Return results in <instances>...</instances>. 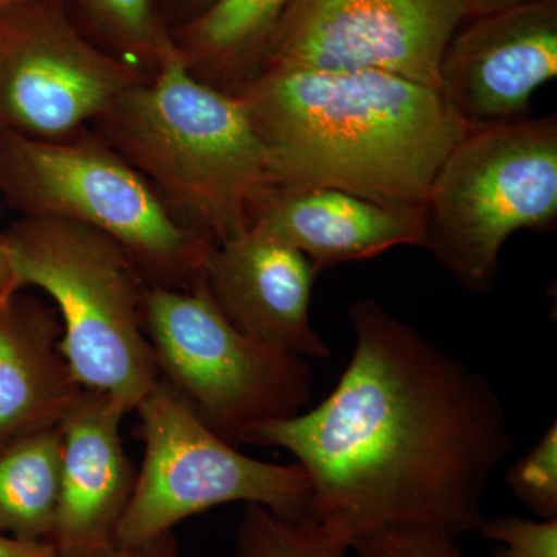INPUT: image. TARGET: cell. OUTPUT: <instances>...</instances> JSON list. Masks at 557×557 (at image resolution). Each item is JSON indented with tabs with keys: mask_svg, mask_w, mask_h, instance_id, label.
<instances>
[{
	"mask_svg": "<svg viewBox=\"0 0 557 557\" xmlns=\"http://www.w3.org/2000/svg\"><path fill=\"white\" fill-rule=\"evenodd\" d=\"M480 534L502 545L500 557H557V519L498 516L485 519Z\"/></svg>",
	"mask_w": 557,
	"mask_h": 557,
	"instance_id": "obj_22",
	"label": "cell"
},
{
	"mask_svg": "<svg viewBox=\"0 0 557 557\" xmlns=\"http://www.w3.org/2000/svg\"><path fill=\"white\" fill-rule=\"evenodd\" d=\"M143 329L159 380L231 445L256 424L298 416L313 395L307 359L240 333L203 277L186 289L148 287Z\"/></svg>",
	"mask_w": 557,
	"mask_h": 557,
	"instance_id": "obj_7",
	"label": "cell"
},
{
	"mask_svg": "<svg viewBox=\"0 0 557 557\" xmlns=\"http://www.w3.org/2000/svg\"><path fill=\"white\" fill-rule=\"evenodd\" d=\"M347 313L355 350L332 394L242 443L292 454L310 479V518L350 548L387 528L480 533L483 494L515 443L500 394L375 299Z\"/></svg>",
	"mask_w": 557,
	"mask_h": 557,
	"instance_id": "obj_1",
	"label": "cell"
},
{
	"mask_svg": "<svg viewBox=\"0 0 557 557\" xmlns=\"http://www.w3.org/2000/svg\"><path fill=\"white\" fill-rule=\"evenodd\" d=\"M424 244L461 288L486 295L520 230L557 222V119L471 127L432 180Z\"/></svg>",
	"mask_w": 557,
	"mask_h": 557,
	"instance_id": "obj_5",
	"label": "cell"
},
{
	"mask_svg": "<svg viewBox=\"0 0 557 557\" xmlns=\"http://www.w3.org/2000/svg\"><path fill=\"white\" fill-rule=\"evenodd\" d=\"M141 79L137 65L84 38L53 0L0 17V112L20 137L70 138Z\"/></svg>",
	"mask_w": 557,
	"mask_h": 557,
	"instance_id": "obj_9",
	"label": "cell"
},
{
	"mask_svg": "<svg viewBox=\"0 0 557 557\" xmlns=\"http://www.w3.org/2000/svg\"><path fill=\"white\" fill-rule=\"evenodd\" d=\"M351 549L358 557H463L456 537L420 527L375 531L357 539Z\"/></svg>",
	"mask_w": 557,
	"mask_h": 557,
	"instance_id": "obj_21",
	"label": "cell"
},
{
	"mask_svg": "<svg viewBox=\"0 0 557 557\" xmlns=\"http://www.w3.org/2000/svg\"><path fill=\"white\" fill-rule=\"evenodd\" d=\"M302 252L248 228L209 252L203 281L223 317L263 346L300 358L332 357L310 321L319 274Z\"/></svg>",
	"mask_w": 557,
	"mask_h": 557,
	"instance_id": "obj_12",
	"label": "cell"
},
{
	"mask_svg": "<svg viewBox=\"0 0 557 557\" xmlns=\"http://www.w3.org/2000/svg\"><path fill=\"white\" fill-rule=\"evenodd\" d=\"M350 542L309 518H282L247 504L237 530L236 557H347Z\"/></svg>",
	"mask_w": 557,
	"mask_h": 557,
	"instance_id": "obj_18",
	"label": "cell"
},
{
	"mask_svg": "<svg viewBox=\"0 0 557 557\" xmlns=\"http://www.w3.org/2000/svg\"><path fill=\"white\" fill-rule=\"evenodd\" d=\"M14 293H0V445L60 426L84 391L62 355L57 313Z\"/></svg>",
	"mask_w": 557,
	"mask_h": 557,
	"instance_id": "obj_15",
	"label": "cell"
},
{
	"mask_svg": "<svg viewBox=\"0 0 557 557\" xmlns=\"http://www.w3.org/2000/svg\"><path fill=\"white\" fill-rule=\"evenodd\" d=\"M515 497L539 519H557V424L534 443L507 472Z\"/></svg>",
	"mask_w": 557,
	"mask_h": 557,
	"instance_id": "obj_20",
	"label": "cell"
},
{
	"mask_svg": "<svg viewBox=\"0 0 557 557\" xmlns=\"http://www.w3.org/2000/svg\"><path fill=\"white\" fill-rule=\"evenodd\" d=\"M101 120L116 152L190 228L215 244L249 228L271 186L262 146L240 98L197 78L174 39L152 78L124 91Z\"/></svg>",
	"mask_w": 557,
	"mask_h": 557,
	"instance_id": "obj_3",
	"label": "cell"
},
{
	"mask_svg": "<svg viewBox=\"0 0 557 557\" xmlns=\"http://www.w3.org/2000/svg\"><path fill=\"white\" fill-rule=\"evenodd\" d=\"M2 242L16 287L57 304L61 351L81 387L132 412L159 370L143 329L149 285L129 255L100 231L53 218H28Z\"/></svg>",
	"mask_w": 557,
	"mask_h": 557,
	"instance_id": "obj_4",
	"label": "cell"
},
{
	"mask_svg": "<svg viewBox=\"0 0 557 557\" xmlns=\"http://www.w3.org/2000/svg\"><path fill=\"white\" fill-rule=\"evenodd\" d=\"M461 2H463L465 17L468 21L496 13V11L516 9V7L527 5V3L539 2V0H461Z\"/></svg>",
	"mask_w": 557,
	"mask_h": 557,
	"instance_id": "obj_25",
	"label": "cell"
},
{
	"mask_svg": "<svg viewBox=\"0 0 557 557\" xmlns=\"http://www.w3.org/2000/svg\"><path fill=\"white\" fill-rule=\"evenodd\" d=\"M98 557H180V555L177 539L172 531H168L138 544H115Z\"/></svg>",
	"mask_w": 557,
	"mask_h": 557,
	"instance_id": "obj_23",
	"label": "cell"
},
{
	"mask_svg": "<svg viewBox=\"0 0 557 557\" xmlns=\"http://www.w3.org/2000/svg\"><path fill=\"white\" fill-rule=\"evenodd\" d=\"M465 21L461 0H292L260 70H376L438 90L443 51Z\"/></svg>",
	"mask_w": 557,
	"mask_h": 557,
	"instance_id": "obj_10",
	"label": "cell"
},
{
	"mask_svg": "<svg viewBox=\"0 0 557 557\" xmlns=\"http://www.w3.org/2000/svg\"><path fill=\"white\" fill-rule=\"evenodd\" d=\"M134 410L145 461L116 527V545L149 541L233 502L262 505L282 518H310V479L298 463L245 456L205 426L163 381Z\"/></svg>",
	"mask_w": 557,
	"mask_h": 557,
	"instance_id": "obj_8",
	"label": "cell"
},
{
	"mask_svg": "<svg viewBox=\"0 0 557 557\" xmlns=\"http://www.w3.org/2000/svg\"><path fill=\"white\" fill-rule=\"evenodd\" d=\"M289 3L214 0L183 25L175 44L197 78L237 97L259 75L271 36Z\"/></svg>",
	"mask_w": 557,
	"mask_h": 557,
	"instance_id": "obj_16",
	"label": "cell"
},
{
	"mask_svg": "<svg viewBox=\"0 0 557 557\" xmlns=\"http://www.w3.org/2000/svg\"><path fill=\"white\" fill-rule=\"evenodd\" d=\"M61 456L60 426L0 445V533L49 542L60 498Z\"/></svg>",
	"mask_w": 557,
	"mask_h": 557,
	"instance_id": "obj_17",
	"label": "cell"
},
{
	"mask_svg": "<svg viewBox=\"0 0 557 557\" xmlns=\"http://www.w3.org/2000/svg\"><path fill=\"white\" fill-rule=\"evenodd\" d=\"M190 2H193L194 5L197 7L196 14H199L200 11L207 10L208 7L211 5L212 2H214V0H190ZM196 14H194V16H196Z\"/></svg>",
	"mask_w": 557,
	"mask_h": 557,
	"instance_id": "obj_28",
	"label": "cell"
},
{
	"mask_svg": "<svg viewBox=\"0 0 557 557\" xmlns=\"http://www.w3.org/2000/svg\"><path fill=\"white\" fill-rule=\"evenodd\" d=\"M32 2H35V0H0V17L7 16V14L13 13L14 10L22 9V7Z\"/></svg>",
	"mask_w": 557,
	"mask_h": 557,
	"instance_id": "obj_27",
	"label": "cell"
},
{
	"mask_svg": "<svg viewBox=\"0 0 557 557\" xmlns=\"http://www.w3.org/2000/svg\"><path fill=\"white\" fill-rule=\"evenodd\" d=\"M5 180L30 218L69 220L115 240L149 287H194L218 245L182 222L129 161L97 139L17 135L7 146Z\"/></svg>",
	"mask_w": 557,
	"mask_h": 557,
	"instance_id": "obj_6",
	"label": "cell"
},
{
	"mask_svg": "<svg viewBox=\"0 0 557 557\" xmlns=\"http://www.w3.org/2000/svg\"><path fill=\"white\" fill-rule=\"evenodd\" d=\"M126 413L119 399L84 388L61 421L60 498L49 539L60 557H98L115 545L137 480L121 443Z\"/></svg>",
	"mask_w": 557,
	"mask_h": 557,
	"instance_id": "obj_13",
	"label": "cell"
},
{
	"mask_svg": "<svg viewBox=\"0 0 557 557\" xmlns=\"http://www.w3.org/2000/svg\"><path fill=\"white\" fill-rule=\"evenodd\" d=\"M237 97L278 188L423 207L468 132L437 89L376 70L263 69Z\"/></svg>",
	"mask_w": 557,
	"mask_h": 557,
	"instance_id": "obj_2",
	"label": "cell"
},
{
	"mask_svg": "<svg viewBox=\"0 0 557 557\" xmlns=\"http://www.w3.org/2000/svg\"><path fill=\"white\" fill-rule=\"evenodd\" d=\"M249 228L302 252L319 270L423 247L424 208L388 205L335 188L270 186Z\"/></svg>",
	"mask_w": 557,
	"mask_h": 557,
	"instance_id": "obj_14",
	"label": "cell"
},
{
	"mask_svg": "<svg viewBox=\"0 0 557 557\" xmlns=\"http://www.w3.org/2000/svg\"><path fill=\"white\" fill-rule=\"evenodd\" d=\"M557 76V0L465 21L443 51L438 91L461 123L528 120L531 98Z\"/></svg>",
	"mask_w": 557,
	"mask_h": 557,
	"instance_id": "obj_11",
	"label": "cell"
},
{
	"mask_svg": "<svg viewBox=\"0 0 557 557\" xmlns=\"http://www.w3.org/2000/svg\"><path fill=\"white\" fill-rule=\"evenodd\" d=\"M16 284H14L13 276L10 273L9 263H7L3 242L0 240V293L16 292Z\"/></svg>",
	"mask_w": 557,
	"mask_h": 557,
	"instance_id": "obj_26",
	"label": "cell"
},
{
	"mask_svg": "<svg viewBox=\"0 0 557 557\" xmlns=\"http://www.w3.org/2000/svg\"><path fill=\"white\" fill-rule=\"evenodd\" d=\"M0 557H60L47 541H22L0 533Z\"/></svg>",
	"mask_w": 557,
	"mask_h": 557,
	"instance_id": "obj_24",
	"label": "cell"
},
{
	"mask_svg": "<svg viewBox=\"0 0 557 557\" xmlns=\"http://www.w3.org/2000/svg\"><path fill=\"white\" fill-rule=\"evenodd\" d=\"M78 2L126 61L148 62L153 67L161 49L172 39L161 24L156 0Z\"/></svg>",
	"mask_w": 557,
	"mask_h": 557,
	"instance_id": "obj_19",
	"label": "cell"
}]
</instances>
